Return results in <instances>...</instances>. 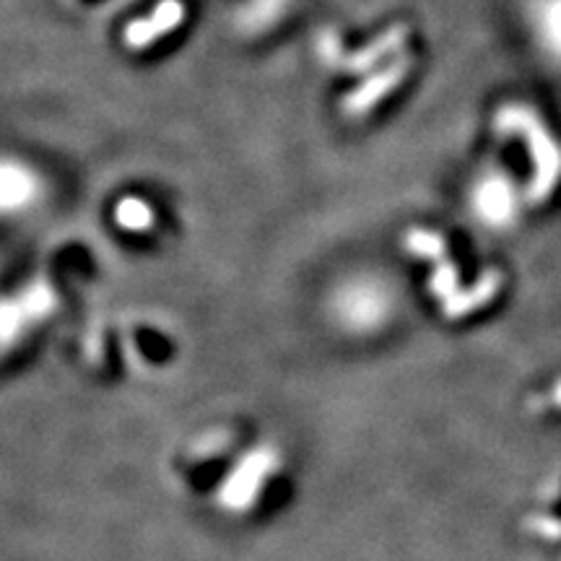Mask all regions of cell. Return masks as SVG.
<instances>
[{
	"instance_id": "11",
	"label": "cell",
	"mask_w": 561,
	"mask_h": 561,
	"mask_svg": "<svg viewBox=\"0 0 561 561\" xmlns=\"http://www.w3.org/2000/svg\"><path fill=\"white\" fill-rule=\"evenodd\" d=\"M405 250L411 252V255L416 257H424V261H445L447 257V242L445 237H439L437 231H426V229H411L409 234H405Z\"/></svg>"
},
{
	"instance_id": "3",
	"label": "cell",
	"mask_w": 561,
	"mask_h": 561,
	"mask_svg": "<svg viewBox=\"0 0 561 561\" xmlns=\"http://www.w3.org/2000/svg\"><path fill=\"white\" fill-rule=\"evenodd\" d=\"M411 66H413V58L403 53V55H398V58H392V62H388L385 68L375 70V73H371L359 89H354L351 94L343 96V102H341L343 115L362 117V115H367L369 110H375L377 104H380L385 96L390 94V91H396L398 87H401L405 76H409Z\"/></svg>"
},
{
	"instance_id": "12",
	"label": "cell",
	"mask_w": 561,
	"mask_h": 561,
	"mask_svg": "<svg viewBox=\"0 0 561 561\" xmlns=\"http://www.w3.org/2000/svg\"><path fill=\"white\" fill-rule=\"evenodd\" d=\"M458 278L460 273L455 268V263L450 261H439L437 268H434L432 278H430V289L434 297H442V299H450L455 291H458Z\"/></svg>"
},
{
	"instance_id": "9",
	"label": "cell",
	"mask_w": 561,
	"mask_h": 561,
	"mask_svg": "<svg viewBox=\"0 0 561 561\" xmlns=\"http://www.w3.org/2000/svg\"><path fill=\"white\" fill-rule=\"evenodd\" d=\"M536 26L546 50L561 60V0H543L538 5Z\"/></svg>"
},
{
	"instance_id": "8",
	"label": "cell",
	"mask_w": 561,
	"mask_h": 561,
	"mask_svg": "<svg viewBox=\"0 0 561 561\" xmlns=\"http://www.w3.org/2000/svg\"><path fill=\"white\" fill-rule=\"evenodd\" d=\"M37 195V180L19 164H0V210H19Z\"/></svg>"
},
{
	"instance_id": "2",
	"label": "cell",
	"mask_w": 561,
	"mask_h": 561,
	"mask_svg": "<svg viewBox=\"0 0 561 561\" xmlns=\"http://www.w3.org/2000/svg\"><path fill=\"white\" fill-rule=\"evenodd\" d=\"M496 130L502 133H523L528 140V153L533 159V180L525 201L528 203H543L557 187L561 178V151L557 140L546 125L538 121L536 112L528 107H504L496 115Z\"/></svg>"
},
{
	"instance_id": "1",
	"label": "cell",
	"mask_w": 561,
	"mask_h": 561,
	"mask_svg": "<svg viewBox=\"0 0 561 561\" xmlns=\"http://www.w3.org/2000/svg\"><path fill=\"white\" fill-rule=\"evenodd\" d=\"M172 489L227 525L268 523L291 504L294 462L276 434L250 419L208 421L167 458Z\"/></svg>"
},
{
	"instance_id": "5",
	"label": "cell",
	"mask_w": 561,
	"mask_h": 561,
	"mask_svg": "<svg viewBox=\"0 0 561 561\" xmlns=\"http://www.w3.org/2000/svg\"><path fill=\"white\" fill-rule=\"evenodd\" d=\"M473 208L483 221L491 224V227H504V224L515 216L517 208L515 187L510 185V180L500 178V174L486 178L479 187H476Z\"/></svg>"
},
{
	"instance_id": "10",
	"label": "cell",
	"mask_w": 561,
	"mask_h": 561,
	"mask_svg": "<svg viewBox=\"0 0 561 561\" xmlns=\"http://www.w3.org/2000/svg\"><path fill=\"white\" fill-rule=\"evenodd\" d=\"M115 221L117 227L125 231H133V234H144V231H151L153 227V210L146 201L140 198H123L115 208Z\"/></svg>"
},
{
	"instance_id": "6",
	"label": "cell",
	"mask_w": 561,
	"mask_h": 561,
	"mask_svg": "<svg viewBox=\"0 0 561 561\" xmlns=\"http://www.w3.org/2000/svg\"><path fill=\"white\" fill-rule=\"evenodd\" d=\"M411 26L409 24H396L388 32H382L380 37L371 39L367 47H362L359 53L351 55L346 60L348 73H369L375 70L385 58H396V53H401L409 42Z\"/></svg>"
},
{
	"instance_id": "4",
	"label": "cell",
	"mask_w": 561,
	"mask_h": 561,
	"mask_svg": "<svg viewBox=\"0 0 561 561\" xmlns=\"http://www.w3.org/2000/svg\"><path fill=\"white\" fill-rule=\"evenodd\" d=\"M182 19H185V5H182V0H161L151 16L130 21L128 30L123 34L125 45H128L130 50H146V47L157 45L159 37L178 30Z\"/></svg>"
},
{
	"instance_id": "7",
	"label": "cell",
	"mask_w": 561,
	"mask_h": 561,
	"mask_svg": "<svg viewBox=\"0 0 561 561\" xmlns=\"http://www.w3.org/2000/svg\"><path fill=\"white\" fill-rule=\"evenodd\" d=\"M502 280H504L502 271L489 268L479 280H476L471 289L455 291L450 299H445V307H442V310H445V318H450V320L466 318V314L479 310V307L489 305V301L500 294Z\"/></svg>"
}]
</instances>
